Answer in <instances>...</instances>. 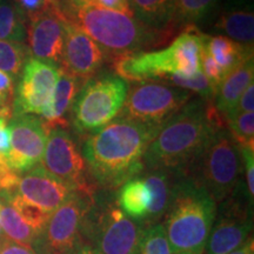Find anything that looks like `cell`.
I'll list each match as a JSON object with an SVG mask.
<instances>
[{
	"instance_id": "cell-1",
	"label": "cell",
	"mask_w": 254,
	"mask_h": 254,
	"mask_svg": "<svg viewBox=\"0 0 254 254\" xmlns=\"http://www.w3.org/2000/svg\"><path fill=\"white\" fill-rule=\"evenodd\" d=\"M161 127L119 117L85 141L82 158L97 185L123 186L144 170V154Z\"/></svg>"
},
{
	"instance_id": "cell-2",
	"label": "cell",
	"mask_w": 254,
	"mask_h": 254,
	"mask_svg": "<svg viewBox=\"0 0 254 254\" xmlns=\"http://www.w3.org/2000/svg\"><path fill=\"white\" fill-rule=\"evenodd\" d=\"M212 100L189 101L161 126L144 154V168L185 177L212 135L222 128Z\"/></svg>"
},
{
	"instance_id": "cell-3",
	"label": "cell",
	"mask_w": 254,
	"mask_h": 254,
	"mask_svg": "<svg viewBox=\"0 0 254 254\" xmlns=\"http://www.w3.org/2000/svg\"><path fill=\"white\" fill-rule=\"evenodd\" d=\"M217 212V204L204 189L180 177L163 225L172 254L204 252Z\"/></svg>"
},
{
	"instance_id": "cell-4",
	"label": "cell",
	"mask_w": 254,
	"mask_h": 254,
	"mask_svg": "<svg viewBox=\"0 0 254 254\" xmlns=\"http://www.w3.org/2000/svg\"><path fill=\"white\" fill-rule=\"evenodd\" d=\"M71 21L99 45L106 58L110 57L113 60L159 45L164 37L172 33L171 30H154L132 15L103 8L92 2L80 6Z\"/></svg>"
},
{
	"instance_id": "cell-5",
	"label": "cell",
	"mask_w": 254,
	"mask_h": 254,
	"mask_svg": "<svg viewBox=\"0 0 254 254\" xmlns=\"http://www.w3.org/2000/svg\"><path fill=\"white\" fill-rule=\"evenodd\" d=\"M204 34L194 25H189L166 49L139 52L113 60L118 77L129 81H150L172 75L192 78L200 69Z\"/></svg>"
},
{
	"instance_id": "cell-6",
	"label": "cell",
	"mask_w": 254,
	"mask_h": 254,
	"mask_svg": "<svg viewBox=\"0 0 254 254\" xmlns=\"http://www.w3.org/2000/svg\"><path fill=\"white\" fill-rule=\"evenodd\" d=\"M243 173L239 145L228 129L220 128L212 135L185 177L204 189L215 204L236 194Z\"/></svg>"
},
{
	"instance_id": "cell-7",
	"label": "cell",
	"mask_w": 254,
	"mask_h": 254,
	"mask_svg": "<svg viewBox=\"0 0 254 254\" xmlns=\"http://www.w3.org/2000/svg\"><path fill=\"white\" fill-rule=\"evenodd\" d=\"M142 230L144 226L126 217L118 206H99L92 200L82 221V245L101 254H135Z\"/></svg>"
},
{
	"instance_id": "cell-8",
	"label": "cell",
	"mask_w": 254,
	"mask_h": 254,
	"mask_svg": "<svg viewBox=\"0 0 254 254\" xmlns=\"http://www.w3.org/2000/svg\"><path fill=\"white\" fill-rule=\"evenodd\" d=\"M128 92L118 75L92 78L81 87L72 105L73 123L80 132H97L118 116Z\"/></svg>"
},
{
	"instance_id": "cell-9",
	"label": "cell",
	"mask_w": 254,
	"mask_h": 254,
	"mask_svg": "<svg viewBox=\"0 0 254 254\" xmlns=\"http://www.w3.org/2000/svg\"><path fill=\"white\" fill-rule=\"evenodd\" d=\"M192 98L183 88L154 80L139 81L128 88L120 117L151 126L161 127Z\"/></svg>"
},
{
	"instance_id": "cell-10",
	"label": "cell",
	"mask_w": 254,
	"mask_h": 254,
	"mask_svg": "<svg viewBox=\"0 0 254 254\" xmlns=\"http://www.w3.org/2000/svg\"><path fill=\"white\" fill-rule=\"evenodd\" d=\"M93 195L74 192L51 213L34 243L37 254H74L82 245L81 227Z\"/></svg>"
},
{
	"instance_id": "cell-11",
	"label": "cell",
	"mask_w": 254,
	"mask_h": 254,
	"mask_svg": "<svg viewBox=\"0 0 254 254\" xmlns=\"http://www.w3.org/2000/svg\"><path fill=\"white\" fill-rule=\"evenodd\" d=\"M43 168L58 178L73 192L93 195V187L86 178V166L78 144L64 128L47 132L43 159Z\"/></svg>"
},
{
	"instance_id": "cell-12",
	"label": "cell",
	"mask_w": 254,
	"mask_h": 254,
	"mask_svg": "<svg viewBox=\"0 0 254 254\" xmlns=\"http://www.w3.org/2000/svg\"><path fill=\"white\" fill-rule=\"evenodd\" d=\"M60 67L31 57L20 73L13 98V116H43L59 79Z\"/></svg>"
},
{
	"instance_id": "cell-13",
	"label": "cell",
	"mask_w": 254,
	"mask_h": 254,
	"mask_svg": "<svg viewBox=\"0 0 254 254\" xmlns=\"http://www.w3.org/2000/svg\"><path fill=\"white\" fill-rule=\"evenodd\" d=\"M7 127L11 141L8 167L14 173L21 174L39 166L47 140L43 120L33 114L13 116Z\"/></svg>"
},
{
	"instance_id": "cell-14",
	"label": "cell",
	"mask_w": 254,
	"mask_h": 254,
	"mask_svg": "<svg viewBox=\"0 0 254 254\" xmlns=\"http://www.w3.org/2000/svg\"><path fill=\"white\" fill-rule=\"evenodd\" d=\"M221 204L206 244V254H230L252 237V206L244 205L236 194Z\"/></svg>"
},
{
	"instance_id": "cell-15",
	"label": "cell",
	"mask_w": 254,
	"mask_h": 254,
	"mask_svg": "<svg viewBox=\"0 0 254 254\" xmlns=\"http://www.w3.org/2000/svg\"><path fill=\"white\" fill-rule=\"evenodd\" d=\"M105 60L106 56L99 45L77 24L67 21L60 68L86 82L99 72Z\"/></svg>"
},
{
	"instance_id": "cell-16",
	"label": "cell",
	"mask_w": 254,
	"mask_h": 254,
	"mask_svg": "<svg viewBox=\"0 0 254 254\" xmlns=\"http://www.w3.org/2000/svg\"><path fill=\"white\" fill-rule=\"evenodd\" d=\"M67 21L60 12H49L30 19L26 25V39L31 56L59 66L65 46Z\"/></svg>"
},
{
	"instance_id": "cell-17",
	"label": "cell",
	"mask_w": 254,
	"mask_h": 254,
	"mask_svg": "<svg viewBox=\"0 0 254 254\" xmlns=\"http://www.w3.org/2000/svg\"><path fill=\"white\" fill-rule=\"evenodd\" d=\"M15 192L50 214L74 193L41 166L34 167L19 178Z\"/></svg>"
},
{
	"instance_id": "cell-18",
	"label": "cell",
	"mask_w": 254,
	"mask_h": 254,
	"mask_svg": "<svg viewBox=\"0 0 254 254\" xmlns=\"http://www.w3.org/2000/svg\"><path fill=\"white\" fill-rule=\"evenodd\" d=\"M80 81L69 73L60 68L59 79L53 91L49 106L43 113V123L46 131L55 128L65 129L68 125L66 114L71 110L75 98L80 91Z\"/></svg>"
},
{
	"instance_id": "cell-19",
	"label": "cell",
	"mask_w": 254,
	"mask_h": 254,
	"mask_svg": "<svg viewBox=\"0 0 254 254\" xmlns=\"http://www.w3.org/2000/svg\"><path fill=\"white\" fill-rule=\"evenodd\" d=\"M254 79V60L250 58L228 72L219 85L214 97V109L225 118L237 106L239 98Z\"/></svg>"
},
{
	"instance_id": "cell-20",
	"label": "cell",
	"mask_w": 254,
	"mask_h": 254,
	"mask_svg": "<svg viewBox=\"0 0 254 254\" xmlns=\"http://www.w3.org/2000/svg\"><path fill=\"white\" fill-rule=\"evenodd\" d=\"M180 177L166 171H150L147 177H145L144 182L151 194V202L145 218L146 226L159 224V220L167 213Z\"/></svg>"
},
{
	"instance_id": "cell-21",
	"label": "cell",
	"mask_w": 254,
	"mask_h": 254,
	"mask_svg": "<svg viewBox=\"0 0 254 254\" xmlns=\"http://www.w3.org/2000/svg\"><path fill=\"white\" fill-rule=\"evenodd\" d=\"M204 47L226 74L239 64L253 58V46L243 45L225 36L204 34Z\"/></svg>"
},
{
	"instance_id": "cell-22",
	"label": "cell",
	"mask_w": 254,
	"mask_h": 254,
	"mask_svg": "<svg viewBox=\"0 0 254 254\" xmlns=\"http://www.w3.org/2000/svg\"><path fill=\"white\" fill-rule=\"evenodd\" d=\"M215 28L237 43L253 46L254 14L250 9L238 8L224 12L215 23Z\"/></svg>"
},
{
	"instance_id": "cell-23",
	"label": "cell",
	"mask_w": 254,
	"mask_h": 254,
	"mask_svg": "<svg viewBox=\"0 0 254 254\" xmlns=\"http://www.w3.org/2000/svg\"><path fill=\"white\" fill-rule=\"evenodd\" d=\"M151 194L144 179H131L120 186L118 194V205L123 213L129 219L145 220Z\"/></svg>"
},
{
	"instance_id": "cell-24",
	"label": "cell",
	"mask_w": 254,
	"mask_h": 254,
	"mask_svg": "<svg viewBox=\"0 0 254 254\" xmlns=\"http://www.w3.org/2000/svg\"><path fill=\"white\" fill-rule=\"evenodd\" d=\"M133 15L146 26L167 31L172 24L173 0H128ZM172 31V30H171Z\"/></svg>"
},
{
	"instance_id": "cell-25",
	"label": "cell",
	"mask_w": 254,
	"mask_h": 254,
	"mask_svg": "<svg viewBox=\"0 0 254 254\" xmlns=\"http://www.w3.org/2000/svg\"><path fill=\"white\" fill-rule=\"evenodd\" d=\"M0 228L7 239L32 249L39 237L5 200H0Z\"/></svg>"
},
{
	"instance_id": "cell-26",
	"label": "cell",
	"mask_w": 254,
	"mask_h": 254,
	"mask_svg": "<svg viewBox=\"0 0 254 254\" xmlns=\"http://www.w3.org/2000/svg\"><path fill=\"white\" fill-rule=\"evenodd\" d=\"M27 20L12 0H0V40L25 43Z\"/></svg>"
},
{
	"instance_id": "cell-27",
	"label": "cell",
	"mask_w": 254,
	"mask_h": 254,
	"mask_svg": "<svg viewBox=\"0 0 254 254\" xmlns=\"http://www.w3.org/2000/svg\"><path fill=\"white\" fill-rule=\"evenodd\" d=\"M0 200H5L13 207L21 219L31 226L38 234L44 230L47 220L50 218V213L44 211L43 208L38 207L32 202L27 201L23 196H20L17 192L13 193H0Z\"/></svg>"
},
{
	"instance_id": "cell-28",
	"label": "cell",
	"mask_w": 254,
	"mask_h": 254,
	"mask_svg": "<svg viewBox=\"0 0 254 254\" xmlns=\"http://www.w3.org/2000/svg\"><path fill=\"white\" fill-rule=\"evenodd\" d=\"M217 2L218 0H173L172 24L194 25L202 20Z\"/></svg>"
},
{
	"instance_id": "cell-29",
	"label": "cell",
	"mask_w": 254,
	"mask_h": 254,
	"mask_svg": "<svg viewBox=\"0 0 254 254\" xmlns=\"http://www.w3.org/2000/svg\"><path fill=\"white\" fill-rule=\"evenodd\" d=\"M31 58L28 47L23 43L0 40V71L12 78L20 75L25 64Z\"/></svg>"
},
{
	"instance_id": "cell-30",
	"label": "cell",
	"mask_w": 254,
	"mask_h": 254,
	"mask_svg": "<svg viewBox=\"0 0 254 254\" xmlns=\"http://www.w3.org/2000/svg\"><path fill=\"white\" fill-rule=\"evenodd\" d=\"M225 122L228 125V132L239 145L254 150V112L232 113Z\"/></svg>"
},
{
	"instance_id": "cell-31",
	"label": "cell",
	"mask_w": 254,
	"mask_h": 254,
	"mask_svg": "<svg viewBox=\"0 0 254 254\" xmlns=\"http://www.w3.org/2000/svg\"><path fill=\"white\" fill-rule=\"evenodd\" d=\"M135 254H172L163 225L144 226Z\"/></svg>"
},
{
	"instance_id": "cell-32",
	"label": "cell",
	"mask_w": 254,
	"mask_h": 254,
	"mask_svg": "<svg viewBox=\"0 0 254 254\" xmlns=\"http://www.w3.org/2000/svg\"><path fill=\"white\" fill-rule=\"evenodd\" d=\"M165 84L170 85V86H176L183 88L190 93L199 94L201 99L205 100H213L215 97V90L209 84V81L200 71L198 74H195L192 78H182L179 75H172V77L167 78Z\"/></svg>"
},
{
	"instance_id": "cell-33",
	"label": "cell",
	"mask_w": 254,
	"mask_h": 254,
	"mask_svg": "<svg viewBox=\"0 0 254 254\" xmlns=\"http://www.w3.org/2000/svg\"><path fill=\"white\" fill-rule=\"evenodd\" d=\"M14 80L7 73L0 71V119L7 123L13 117Z\"/></svg>"
},
{
	"instance_id": "cell-34",
	"label": "cell",
	"mask_w": 254,
	"mask_h": 254,
	"mask_svg": "<svg viewBox=\"0 0 254 254\" xmlns=\"http://www.w3.org/2000/svg\"><path fill=\"white\" fill-rule=\"evenodd\" d=\"M12 1L27 21L37 15L49 13V12L62 13L56 0H12Z\"/></svg>"
},
{
	"instance_id": "cell-35",
	"label": "cell",
	"mask_w": 254,
	"mask_h": 254,
	"mask_svg": "<svg viewBox=\"0 0 254 254\" xmlns=\"http://www.w3.org/2000/svg\"><path fill=\"white\" fill-rule=\"evenodd\" d=\"M200 69H201L202 74L205 75L206 79L209 81V84L212 85V87L215 90V93H217L219 85H220L222 79L225 78L226 73L214 62V59L208 55V52L204 47V43H202L201 52H200Z\"/></svg>"
},
{
	"instance_id": "cell-36",
	"label": "cell",
	"mask_w": 254,
	"mask_h": 254,
	"mask_svg": "<svg viewBox=\"0 0 254 254\" xmlns=\"http://www.w3.org/2000/svg\"><path fill=\"white\" fill-rule=\"evenodd\" d=\"M241 158L244 161L246 176V192L251 204H253L254 196V150L247 147H240Z\"/></svg>"
},
{
	"instance_id": "cell-37",
	"label": "cell",
	"mask_w": 254,
	"mask_h": 254,
	"mask_svg": "<svg viewBox=\"0 0 254 254\" xmlns=\"http://www.w3.org/2000/svg\"><path fill=\"white\" fill-rule=\"evenodd\" d=\"M243 112H254V81L251 82L249 86L245 88V91L243 92V94L239 98L237 106L234 107V110L230 114Z\"/></svg>"
},
{
	"instance_id": "cell-38",
	"label": "cell",
	"mask_w": 254,
	"mask_h": 254,
	"mask_svg": "<svg viewBox=\"0 0 254 254\" xmlns=\"http://www.w3.org/2000/svg\"><path fill=\"white\" fill-rule=\"evenodd\" d=\"M90 2L97 6H100V7L103 8L120 12V13L134 17L131 9V6H129L128 0H90Z\"/></svg>"
},
{
	"instance_id": "cell-39",
	"label": "cell",
	"mask_w": 254,
	"mask_h": 254,
	"mask_svg": "<svg viewBox=\"0 0 254 254\" xmlns=\"http://www.w3.org/2000/svg\"><path fill=\"white\" fill-rule=\"evenodd\" d=\"M0 254H37L32 247H27L5 238L0 243Z\"/></svg>"
},
{
	"instance_id": "cell-40",
	"label": "cell",
	"mask_w": 254,
	"mask_h": 254,
	"mask_svg": "<svg viewBox=\"0 0 254 254\" xmlns=\"http://www.w3.org/2000/svg\"><path fill=\"white\" fill-rule=\"evenodd\" d=\"M58 4L60 11L64 14V17L67 19L68 21L72 20L73 14L75 11L86 2H90V0H56Z\"/></svg>"
},
{
	"instance_id": "cell-41",
	"label": "cell",
	"mask_w": 254,
	"mask_h": 254,
	"mask_svg": "<svg viewBox=\"0 0 254 254\" xmlns=\"http://www.w3.org/2000/svg\"><path fill=\"white\" fill-rule=\"evenodd\" d=\"M11 150V141H9V131L6 123L0 124V157L7 159Z\"/></svg>"
},
{
	"instance_id": "cell-42",
	"label": "cell",
	"mask_w": 254,
	"mask_h": 254,
	"mask_svg": "<svg viewBox=\"0 0 254 254\" xmlns=\"http://www.w3.org/2000/svg\"><path fill=\"white\" fill-rule=\"evenodd\" d=\"M230 254H254L253 237H251L244 245L238 247L237 250H234L233 252H231Z\"/></svg>"
},
{
	"instance_id": "cell-43",
	"label": "cell",
	"mask_w": 254,
	"mask_h": 254,
	"mask_svg": "<svg viewBox=\"0 0 254 254\" xmlns=\"http://www.w3.org/2000/svg\"><path fill=\"white\" fill-rule=\"evenodd\" d=\"M74 254H101L99 251L94 250L93 247L87 246V245H81L80 249H79Z\"/></svg>"
},
{
	"instance_id": "cell-44",
	"label": "cell",
	"mask_w": 254,
	"mask_h": 254,
	"mask_svg": "<svg viewBox=\"0 0 254 254\" xmlns=\"http://www.w3.org/2000/svg\"><path fill=\"white\" fill-rule=\"evenodd\" d=\"M5 236H4V233H2V231H1V228H0V243H1V241L2 240H4L5 239Z\"/></svg>"
}]
</instances>
